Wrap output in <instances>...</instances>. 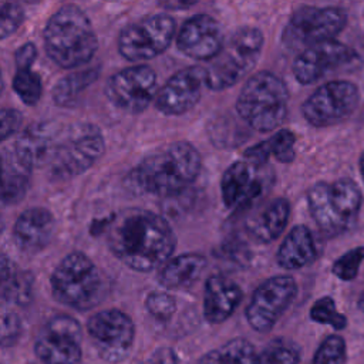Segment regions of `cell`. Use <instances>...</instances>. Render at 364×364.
Listing matches in <instances>:
<instances>
[{"label":"cell","mask_w":364,"mask_h":364,"mask_svg":"<svg viewBox=\"0 0 364 364\" xmlns=\"http://www.w3.org/2000/svg\"><path fill=\"white\" fill-rule=\"evenodd\" d=\"M107 245L122 264L146 273L161 269L172 257L176 236L161 215L142 208H129L109 220Z\"/></svg>","instance_id":"cell-1"},{"label":"cell","mask_w":364,"mask_h":364,"mask_svg":"<svg viewBox=\"0 0 364 364\" xmlns=\"http://www.w3.org/2000/svg\"><path fill=\"white\" fill-rule=\"evenodd\" d=\"M202 158L186 141H175L144 156L125 176V186L136 195L171 196L186 189L199 175Z\"/></svg>","instance_id":"cell-2"},{"label":"cell","mask_w":364,"mask_h":364,"mask_svg":"<svg viewBox=\"0 0 364 364\" xmlns=\"http://www.w3.org/2000/svg\"><path fill=\"white\" fill-rule=\"evenodd\" d=\"M43 41L48 58L67 70L90 63L98 50L94 26L77 4H64L50 16Z\"/></svg>","instance_id":"cell-3"},{"label":"cell","mask_w":364,"mask_h":364,"mask_svg":"<svg viewBox=\"0 0 364 364\" xmlns=\"http://www.w3.org/2000/svg\"><path fill=\"white\" fill-rule=\"evenodd\" d=\"M287 105L289 90L284 81L263 70L245 81L236 100V112L249 128L272 132L286 119Z\"/></svg>","instance_id":"cell-4"},{"label":"cell","mask_w":364,"mask_h":364,"mask_svg":"<svg viewBox=\"0 0 364 364\" xmlns=\"http://www.w3.org/2000/svg\"><path fill=\"white\" fill-rule=\"evenodd\" d=\"M104 151V135L95 124L60 125L46 169L50 179L68 181L87 172L102 156Z\"/></svg>","instance_id":"cell-5"},{"label":"cell","mask_w":364,"mask_h":364,"mask_svg":"<svg viewBox=\"0 0 364 364\" xmlns=\"http://www.w3.org/2000/svg\"><path fill=\"white\" fill-rule=\"evenodd\" d=\"M50 286L57 301L80 311L98 306L108 291L102 272L81 252H71L60 260L50 276Z\"/></svg>","instance_id":"cell-6"},{"label":"cell","mask_w":364,"mask_h":364,"mask_svg":"<svg viewBox=\"0 0 364 364\" xmlns=\"http://www.w3.org/2000/svg\"><path fill=\"white\" fill-rule=\"evenodd\" d=\"M363 195L350 178L334 182L320 181L307 192V205L316 225L327 236L347 232L357 220Z\"/></svg>","instance_id":"cell-7"},{"label":"cell","mask_w":364,"mask_h":364,"mask_svg":"<svg viewBox=\"0 0 364 364\" xmlns=\"http://www.w3.org/2000/svg\"><path fill=\"white\" fill-rule=\"evenodd\" d=\"M264 37L253 26L236 28L223 43L220 51L208 61L206 87L213 91H222L236 85L257 64Z\"/></svg>","instance_id":"cell-8"},{"label":"cell","mask_w":364,"mask_h":364,"mask_svg":"<svg viewBox=\"0 0 364 364\" xmlns=\"http://www.w3.org/2000/svg\"><path fill=\"white\" fill-rule=\"evenodd\" d=\"M346 24L347 14L340 7L303 6L289 18L282 38L286 47L303 51L314 44L336 40Z\"/></svg>","instance_id":"cell-9"},{"label":"cell","mask_w":364,"mask_h":364,"mask_svg":"<svg viewBox=\"0 0 364 364\" xmlns=\"http://www.w3.org/2000/svg\"><path fill=\"white\" fill-rule=\"evenodd\" d=\"M175 34L176 23L173 17L166 13L152 14L121 30L118 51L128 61L152 60L169 48Z\"/></svg>","instance_id":"cell-10"},{"label":"cell","mask_w":364,"mask_h":364,"mask_svg":"<svg viewBox=\"0 0 364 364\" xmlns=\"http://www.w3.org/2000/svg\"><path fill=\"white\" fill-rule=\"evenodd\" d=\"M360 104L358 87L347 80H333L316 88L301 104L304 119L317 128L346 121Z\"/></svg>","instance_id":"cell-11"},{"label":"cell","mask_w":364,"mask_h":364,"mask_svg":"<svg viewBox=\"0 0 364 364\" xmlns=\"http://www.w3.org/2000/svg\"><path fill=\"white\" fill-rule=\"evenodd\" d=\"M360 64V54L353 47L337 40H328L300 51L293 61L291 71L300 84L309 85L328 74L354 70Z\"/></svg>","instance_id":"cell-12"},{"label":"cell","mask_w":364,"mask_h":364,"mask_svg":"<svg viewBox=\"0 0 364 364\" xmlns=\"http://www.w3.org/2000/svg\"><path fill=\"white\" fill-rule=\"evenodd\" d=\"M156 73L145 64L132 65L112 74L105 84V95L118 109L139 114L156 98Z\"/></svg>","instance_id":"cell-13"},{"label":"cell","mask_w":364,"mask_h":364,"mask_svg":"<svg viewBox=\"0 0 364 364\" xmlns=\"http://www.w3.org/2000/svg\"><path fill=\"white\" fill-rule=\"evenodd\" d=\"M297 294V283L289 274H279L262 282L246 307V320L257 333L270 331Z\"/></svg>","instance_id":"cell-14"},{"label":"cell","mask_w":364,"mask_h":364,"mask_svg":"<svg viewBox=\"0 0 364 364\" xmlns=\"http://www.w3.org/2000/svg\"><path fill=\"white\" fill-rule=\"evenodd\" d=\"M87 330L98 355L111 364L121 363L132 348L135 326L131 317L118 309L92 314L87 321Z\"/></svg>","instance_id":"cell-15"},{"label":"cell","mask_w":364,"mask_h":364,"mask_svg":"<svg viewBox=\"0 0 364 364\" xmlns=\"http://www.w3.org/2000/svg\"><path fill=\"white\" fill-rule=\"evenodd\" d=\"M81 340L80 323L71 316L57 314L38 331L34 353L44 364H77L81 360Z\"/></svg>","instance_id":"cell-16"},{"label":"cell","mask_w":364,"mask_h":364,"mask_svg":"<svg viewBox=\"0 0 364 364\" xmlns=\"http://www.w3.org/2000/svg\"><path fill=\"white\" fill-rule=\"evenodd\" d=\"M203 85H206L205 67L191 65L182 68L171 75L159 88L155 108L164 115H183L199 102Z\"/></svg>","instance_id":"cell-17"},{"label":"cell","mask_w":364,"mask_h":364,"mask_svg":"<svg viewBox=\"0 0 364 364\" xmlns=\"http://www.w3.org/2000/svg\"><path fill=\"white\" fill-rule=\"evenodd\" d=\"M223 43L219 23L205 13L186 18L176 34L178 50L193 60L210 61L220 51Z\"/></svg>","instance_id":"cell-18"},{"label":"cell","mask_w":364,"mask_h":364,"mask_svg":"<svg viewBox=\"0 0 364 364\" xmlns=\"http://www.w3.org/2000/svg\"><path fill=\"white\" fill-rule=\"evenodd\" d=\"M262 168L247 161L230 164L220 179L222 200L229 209H242L262 196L264 189Z\"/></svg>","instance_id":"cell-19"},{"label":"cell","mask_w":364,"mask_h":364,"mask_svg":"<svg viewBox=\"0 0 364 364\" xmlns=\"http://www.w3.org/2000/svg\"><path fill=\"white\" fill-rule=\"evenodd\" d=\"M55 230L53 213L43 208L34 206L23 210L14 222L13 239L18 250L34 255L47 247Z\"/></svg>","instance_id":"cell-20"},{"label":"cell","mask_w":364,"mask_h":364,"mask_svg":"<svg viewBox=\"0 0 364 364\" xmlns=\"http://www.w3.org/2000/svg\"><path fill=\"white\" fill-rule=\"evenodd\" d=\"M58 128V124L48 121L26 128L11 146L16 158L31 171L34 168H46Z\"/></svg>","instance_id":"cell-21"},{"label":"cell","mask_w":364,"mask_h":364,"mask_svg":"<svg viewBox=\"0 0 364 364\" xmlns=\"http://www.w3.org/2000/svg\"><path fill=\"white\" fill-rule=\"evenodd\" d=\"M243 297L240 286L225 274L208 277L203 289V316L210 324L228 320Z\"/></svg>","instance_id":"cell-22"},{"label":"cell","mask_w":364,"mask_h":364,"mask_svg":"<svg viewBox=\"0 0 364 364\" xmlns=\"http://www.w3.org/2000/svg\"><path fill=\"white\" fill-rule=\"evenodd\" d=\"M317 257V247L310 229L304 225H296L280 243L276 260L284 270H299L311 264Z\"/></svg>","instance_id":"cell-23"},{"label":"cell","mask_w":364,"mask_h":364,"mask_svg":"<svg viewBox=\"0 0 364 364\" xmlns=\"http://www.w3.org/2000/svg\"><path fill=\"white\" fill-rule=\"evenodd\" d=\"M290 219V202L286 198H274L247 222V230L259 243L276 240L286 229Z\"/></svg>","instance_id":"cell-24"},{"label":"cell","mask_w":364,"mask_h":364,"mask_svg":"<svg viewBox=\"0 0 364 364\" xmlns=\"http://www.w3.org/2000/svg\"><path fill=\"white\" fill-rule=\"evenodd\" d=\"M206 259L200 253H183L171 257L158 272V282L165 289H182L195 283L203 269Z\"/></svg>","instance_id":"cell-25"},{"label":"cell","mask_w":364,"mask_h":364,"mask_svg":"<svg viewBox=\"0 0 364 364\" xmlns=\"http://www.w3.org/2000/svg\"><path fill=\"white\" fill-rule=\"evenodd\" d=\"M30 173L14 155L11 146L1 151V202L3 205H14L20 202L30 185Z\"/></svg>","instance_id":"cell-26"},{"label":"cell","mask_w":364,"mask_h":364,"mask_svg":"<svg viewBox=\"0 0 364 364\" xmlns=\"http://www.w3.org/2000/svg\"><path fill=\"white\" fill-rule=\"evenodd\" d=\"M33 276L18 270L6 255L1 257V299L16 304H26L31 299Z\"/></svg>","instance_id":"cell-27"},{"label":"cell","mask_w":364,"mask_h":364,"mask_svg":"<svg viewBox=\"0 0 364 364\" xmlns=\"http://www.w3.org/2000/svg\"><path fill=\"white\" fill-rule=\"evenodd\" d=\"M100 75L98 68H88V70H77L70 73L68 75L63 77L51 91V98L55 105L58 107H73L80 94L84 92Z\"/></svg>","instance_id":"cell-28"},{"label":"cell","mask_w":364,"mask_h":364,"mask_svg":"<svg viewBox=\"0 0 364 364\" xmlns=\"http://www.w3.org/2000/svg\"><path fill=\"white\" fill-rule=\"evenodd\" d=\"M253 344L245 338H233L219 348L206 353L199 364H256Z\"/></svg>","instance_id":"cell-29"},{"label":"cell","mask_w":364,"mask_h":364,"mask_svg":"<svg viewBox=\"0 0 364 364\" xmlns=\"http://www.w3.org/2000/svg\"><path fill=\"white\" fill-rule=\"evenodd\" d=\"M300 350L289 340L277 338L270 341L260 354L256 364H299Z\"/></svg>","instance_id":"cell-30"},{"label":"cell","mask_w":364,"mask_h":364,"mask_svg":"<svg viewBox=\"0 0 364 364\" xmlns=\"http://www.w3.org/2000/svg\"><path fill=\"white\" fill-rule=\"evenodd\" d=\"M11 87L16 95L26 104V105H36L43 94V82L37 73L31 70H17Z\"/></svg>","instance_id":"cell-31"},{"label":"cell","mask_w":364,"mask_h":364,"mask_svg":"<svg viewBox=\"0 0 364 364\" xmlns=\"http://www.w3.org/2000/svg\"><path fill=\"white\" fill-rule=\"evenodd\" d=\"M310 318L320 324H328L336 330H343L347 326L344 314L338 313L334 300L330 296L320 297L310 309Z\"/></svg>","instance_id":"cell-32"},{"label":"cell","mask_w":364,"mask_h":364,"mask_svg":"<svg viewBox=\"0 0 364 364\" xmlns=\"http://www.w3.org/2000/svg\"><path fill=\"white\" fill-rule=\"evenodd\" d=\"M347 348L343 337L331 334L326 337L314 353L311 364H346Z\"/></svg>","instance_id":"cell-33"},{"label":"cell","mask_w":364,"mask_h":364,"mask_svg":"<svg viewBox=\"0 0 364 364\" xmlns=\"http://www.w3.org/2000/svg\"><path fill=\"white\" fill-rule=\"evenodd\" d=\"M294 144L296 135L286 128L276 131L273 136L266 139V145L270 151V155H273L282 164H289L294 159Z\"/></svg>","instance_id":"cell-34"},{"label":"cell","mask_w":364,"mask_h":364,"mask_svg":"<svg viewBox=\"0 0 364 364\" xmlns=\"http://www.w3.org/2000/svg\"><path fill=\"white\" fill-rule=\"evenodd\" d=\"M363 260H364V246L353 247L334 260L331 266V272L340 280L350 282L355 279Z\"/></svg>","instance_id":"cell-35"},{"label":"cell","mask_w":364,"mask_h":364,"mask_svg":"<svg viewBox=\"0 0 364 364\" xmlns=\"http://www.w3.org/2000/svg\"><path fill=\"white\" fill-rule=\"evenodd\" d=\"M145 307L152 317L166 321L176 311V300L166 291H152L145 299Z\"/></svg>","instance_id":"cell-36"},{"label":"cell","mask_w":364,"mask_h":364,"mask_svg":"<svg viewBox=\"0 0 364 364\" xmlns=\"http://www.w3.org/2000/svg\"><path fill=\"white\" fill-rule=\"evenodd\" d=\"M24 9L14 1H1L0 4V36L7 38L14 34L24 21Z\"/></svg>","instance_id":"cell-37"},{"label":"cell","mask_w":364,"mask_h":364,"mask_svg":"<svg viewBox=\"0 0 364 364\" xmlns=\"http://www.w3.org/2000/svg\"><path fill=\"white\" fill-rule=\"evenodd\" d=\"M21 331V323L16 313L6 311L1 317V343L3 346L13 344Z\"/></svg>","instance_id":"cell-38"},{"label":"cell","mask_w":364,"mask_h":364,"mask_svg":"<svg viewBox=\"0 0 364 364\" xmlns=\"http://www.w3.org/2000/svg\"><path fill=\"white\" fill-rule=\"evenodd\" d=\"M0 118H1L0 136L3 141H6L7 138H10L18 131L23 117H21V112L16 108H3L0 112Z\"/></svg>","instance_id":"cell-39"},{"label":"cell","mask_w":364,"mask_h":364,"mask_svg":"<svg viewBox=\"0 0 364 364\" xmlns=\"http://www.w3.org/2000/svg\"><path fill=\"white\" fill-rule=\"evenodd\" d=\"M37 58V47L33 43H24L14 51V63L17 70H31Z\"/></svg>","instance_id":"cell-40"},{"label":"cell","mask_w":364,"mask_h":364,"mask_svg":"<svg viewBox=\"0 0 364 364\" xmlns=\"http://www.w3.org/2000/svg\"><path fill=\"white\" fill-rule=\"evenodd\" d=\"M142 364H178V357L172 348L161 347L151 353Z\"/></svg>","instance_id":"cell-41"},{"label":"cell","mask_w":364,"mask_h":364,"mask_svg":"<svg viewBox=\"0 0 364 364\" xmlns=\"http://www.w3.org/2000/svg\"><path fill=\"white\" fill-rule=\"evenodd\" d=\"M195 3H172V1H169V3H161V6L162 7H165V9H168V10H172V9H189V7H192Z\"/></svg>","instance_id":"cell-42"},{"label":"cell","mask_w":364,"mask_h":364,"mask_svg":"<svg viewBox=\"0 0 364 364\" xmlns=\"http://www.w3.org/2000/svg\"><path fill=\"white\" fill-rule=\"evenodd\" d=\"M358 165H360V172H361V176H363V181H364V152H363L361 156H360Z\"/></svg>","instance_id":"cell-43"},{"label":"cell","mask_w":364,"mask_h":364,"mask_svg":"<svg viewBox=\"0 0 364 364\" xmlns=\"http://www.w3.org/2000/svg\"><path fill=\"white\" fill-rule=\"evenodd\" d=\"M357 304H358V309H360V310L364 313V291L360 294Z\"/></svg>","instance_id":"cell-44"}]
</instances>
